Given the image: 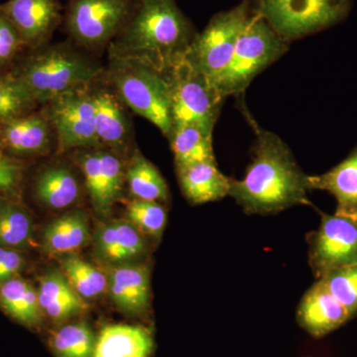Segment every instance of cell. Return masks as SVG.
I'll return each instance as SVG.
<instances>
[{
	"label": "cell",
	"mask_w": 357,
	"mask_h": 357,
	"mask_svg": "<svg viewBox=\"0 0 357 357\" xmlns=\"http://www.w3.org/2000/svg\"><path fill=\"white\" fill-rule=\"evenodd\" d=\"M255 129L252 160L243 180L230 178L229 196L248 215H277L296 206H312L307 176L288 145L271 131Z\"/></svg>",
	"instance_id": "cell-1"
},
{
	"label": "cell",
	"mask_w": 357,
	"mask_h": 357,
	"mask_svg": "<svg viewBox=\"0 0 357 357\" xmlns=\"http://www.w3.org/2000/svg\"><path fill=\"white\" fill-rule=\"evenodd\" d=\"M198 33L176 0H139L107 52L169 73L184 60Z\"/></svg>",
	"instance_id": "cell-2"
},
{
	"label": "cell",
	"mask_w": 357,
	"mask_h": 357,
	"mask_svg": "<svg viewBox=\"0 0 357 357\" xmlns=\"http://www.w3.org/2000/svg\"><path fill=\"white\" fill-rule=\"evenodd\" d=\"M100 59L70 40L26 49L10 72L39 107L61 93L84 88L102 76Z\"/></svg>",
	"instance_id": "cell-3"
},
{
	"label": "cell",
	"mask_w": 357,
	"mask_h": 357,
	"mask_svg": "<svg viewBox=\"0 0 357 357\" xmlns=\"http://www.w3.org/2000/svg\"><path fill=\"white\" fill-rule=\"evenodd\" d=\"M103 77L129 109L153 123L167 139L171 137L170 72L137 59L107 54Z\"/></svg>",
	"instance_id": "cell-4"
},
{
	"label": "cell",
	"mask_w": 357,
	"mask_h": 357,
	"mask_svg": "<svg viewBox=\"0 0 357 357\" xmlns=\"http://www.w3.org/2000/svg\"><path fill=\"white\" fill-rule=\"evenodd\" d=\"M139 0H68V40L100 58L130 20Z\"/></svg>",
	"instance_id": "cell-5"
},
{
	"label": "cell",
	"mask_w": 357,
	"mask_h": 357,
	"mask_svg": "<svg viewBox=\"0 0 357 357\" xmlns=\"http://www.w3.org/2000/svg\"><path fill=\"white\" fill-rule=\"evenodd\" d=\"M289 44L255 13L239 36L229 67L215 84L218 93L225 98L243 93L260 73L288 51Z\"/></svg>",
	"instance_id": "cell-6"
},
{
	"label": "cell",
	"mask_w": 357,
	"mask_h": 357,
	"mask_svg": "<svg viewBox=\"0 0 357 357\" xmlns=\"http://www.w3.org/2000/svg\"><path fill=\"white\" fill-rule=\"evenodd\" d=\"M255 10L282 39L295 41L342 22L352 0H253Z\"/></svg>",
	"instance_id": "cell-7"
},
{
	"label": "cell",
	"mask_w": 357,
	"mask_h": 357,
	"mask_svg": "<svg viewBox=\"0 0 357 357\" xmlns=\"http://www.w3.org/2000/svg\"><path fill=\"white\" fill-rule=\"evenodd\" d=\"M253 0L213 15L203 31L198 33L185 59L215 88L229 67L239 36L255 14ZM217 89V88H215Z\"/></svg>",
	"instance_id": "cell-8"
},
{
	"label": "cell",
	"mask_w": 357,
	"mask_h": 357,
	"mask_svg": "<svg viewBox=\"0 0 357 357\" xmlns=\"http://www.w3.org/2000/svg\"><path fill=\"white\" fill-rule=\"evenodd\" d=\"M170 79L173 126L190 124L213 135L225 98L185 58L170 70Z\"/></svg>",
	"instance_id": "cell-9"
},
{
	"label": "cell",
	"mask_w": 357,
	"mask_h": 357,
	"mask_svg": "<svg viewBox=\"0 0 357 357\" xmlns=\"http://www.w3.org/2000/svg\"><path fill=\"white\" fill-rule=\"evenodd\" d=\"M91 84L61 93L42 105L55 129L57 155L82 148L100 147Z\"/></svg>",
	"instance_id": "cell-10"
},
{
	"label": "cell",
	"mask_w": 357,
	"mask_h": 357,
	"mask_svg": "<svg viewBox=\"0 0 357 357\" xmlns=\"http://www.w3.org/2000/svg\"><path fill=\"white\" fill-rule=\"evenodd\" d=\"M72 152L93 210L100 217H107L123 194L126 182L123 157L102 147L82 148Z\"/></svg>",
	"instance_id": "cell-11"
},
{
	"label": "cell",
	"mask_w": 357,
	"mask_h": 357,
	"mask_svg": "<svg viewBox=\"0 0 357 357\" xmlns=\"http://www.w3.org/2000/svg\"><path fill=\"white\" fill-rule=\"evenodd\" d=\"M307 243L317 280L333 270L357 264V220L321 213L318 229L307 234Z\"/></svg>",
	"instance_id": "cell-12"
},
{
	"label": "cell",
	"mask_w": 357,
	"mask_h": 357,
	"mask_svg": "<svg viewBox=\"0 0 357 357\" xmlns=\"http://www.w3.org/2000/svg\"><path fill=\"white\" fill-rule=\"evenodd\" d=\"M96 107V131L98 146L121 157L132 152L134 128L128 107L102 76L91 84Z\"/></svg>",
	"instance_id": "cell-13"
},
{
	"label": "cell",
	"mask_w": 357,
	"mask_h": 357,
	"mask_svg": "<svg viewBox=\"0 0 357 357\" xmlns=\"http://www.w3.org/2000/svg\"><path fill=\"white\" fill-rule=\"evenodd\" d=\"M0 146L18 160L56 153L55 129L43 107L0 123Z\"/></svg>",
	"instance_id": "cell-14"
},
{
	"label": "cell",
	"mask_w": 357,
	"mask_h": 357,
	"mask_svg": "<svg viewBox=\"0 0 357 357\" xmlns=\"http://www.w3.org/2000/svg\"><path fill=\"white\" fill-rule=\"evenodd\" d=\"M60 0H8L0 11L13 23L26 49L50 43L56 30L63 24Z\"/></svg>",
	"instance_id": "cell-15"
},
{
	"label": "cell",
	"mask_w": 357,
	"mask_h": 357,
	"mask_svg": "<svg viewBox=\"0 0 357 357\" xmlns=\"http://www.w3.org/2000/svg\"><path fill=\"white\" fill-rule=\"evenodd\" d=\"M349 321V312L321 280L305 293L298 307V324L314 338L330 335Z\"/></svg>",
	"instance_id": "cell-16"
},
{
	"label": "cell",
	"mask_w": 357,
	"mask_h": 357,
	"mask_svg": "<svg viewBox=\"0 0 357 357\" xmlns=\"http://www.w3.org/2000/svg\"><path fill=\"white\" fill-rule=\"evenodd\" d=\"M110 297L121 311L143 314L150 306V271L146 265H116L107 278Z\"/></svg>",
	"instance_id": "cell-17"
},
{
	"label": "cell",
	"mask_w": 357,
	"mask_h": 357,
	"mask_svg": "<svg viewBox=\"0 0 357 357\" xmlns=\"http://www.w3.org/2000/svg\"><path fill=\"white\" fill-rule=\"evenodd\" d=\"M307 187L330 192L337 199L335 215L357 220V146L328 172L307 176Z\"/></svg>",
	"instance_id": "cell-18"
},
{
	"label": "cell",
	"mask_w": 357,
	"mask_h": 357,
	"mask_svg": "<svg viewBox=\"0 0 357 357\" xmlns=\"http://www.w3.org/2000/svg\"><path fill=\"white\" fill-rule=\"evenodd\" d=\"M95 243L96 255L114 265L126 264L147 251L140 230L126 220H114L102 225L96 231Z\"/></svg>",
	"instance_id": "cell-19"
},
{
	"label": "cell",
	"mask_w": 357,
	"mask_h": 357,
	"mask_svg": "<svg viewBox=\"0 0 357 357\" xmlns=\"http://www.w3.org/2000/svg\"><path fill=\"white\" fill-rule=\"evenodd\" d=\"M178 184L192 204L217 202L229 196L230 178L218 170L217 161L176 167Z\"/></svg>",
	"instance_id": "cell-20"
},
{
	"label": "cell",
	"mask_w": 357,
	"mask_h": 357,
	"mask_svg": "<svg viewBox=\"0 0 357 357\" xmlns=\"http://www.w3.org/2000/svg\"><path fill=\"white\" fill-rule=\"evenodd\" d=\"M153 349L154 338L149 328L116 324L102 328L93 357H150Z\"/></svg>",
	"instance_id": "cell-21"
},
{
	"label": "cell",
	"mask_w": 357,
	"mask_h": 357,
	"mask_svg": "<svg viewBox=\"0 0 357 357\" xmlns=\"http://www.w3.org/2000/svg\"><path fill=\"white\" fill-rule=\"evenodd\" d=\"M35 197L53 210H63L77 203L82 185L72 167L65 163L51 164L38 173L34 182Z\"/></svg>",
	"instance_id": "cell-22"
},
{
	"label": "cell",
	"mask_w": 357,
	"mask_h": 357,
	"mask_svg": "<svg viewBox=\"0 0 357 357\" xmlns=\"http://www.w3.org/2000/svg\"><path fill=\"white\" fill-rule=\"evenodd\" d=\"M38 292L42 312L56 321H64L81 314L86 303L62 272L50 271L41 277Z\"/></svg>",
	"instance_id": "cell-23"
},
{
	"label": "cell",
	"mask_w": 357,
	"mask_h": 357,
	"mask_svg": "<svg viewBox=\"0 0 357 357\" xmlns=\"http://www.w3.org/2000/svg\"><path fill=\"white\" fill-rule=\"evenodd\" d=\"M91 237L88 213L82 210L68 211L45 227L43 248L49 255H74Z\"/></svg>",
	"instance_id": "cell-24"
},
{
	"label": "cell",
	"mask_w": 357,
	"mask_h": 357,
	"mask_svg": "<svg viewBox=\"0 0 357 357\" xmlns=\"http://www.w3.org/2000/svg\"><path fill=\"white\" fill-rule=\"evenodd\" d=\"M126 178L134 199L162 203L170 198L165 178L138 148H134L129 155Z\"/></svg>",
	"instance_id": "cell-25"
},
{
	"label": "cell",
	"mask_w": 357,
	"mask_h": 357,
	"mask_svg": "<svg viewBox=\"0 0 357 357\" xmlns=\"http://www.w3.org/2000/svg\"><path fill=\"white\" fill-rule=\"evenodd\" d=\"M0 305L9 316L28 326L39 325L42 319L38 292L20 278L0 283Z\"/></svg>",
	"instance_id": "cell-26"
},
{
	"label": "cell",
	"mask_w": 357,
	"mask_h": 357,
	"mask_svg": "<svg viewBox=\"0 0 357 357\" xmlns=\"http://www.w3.org/2000/svg\"><path fill=\"white\" fill-rule=\"evenodd\" d=\"M175 159V166L181 167L198 162L215 161L213 135L190 124L174 126L169 138Z\"/></svg>",
	"instance_id": "cell-27"
},
{
	"label": "cell",
	"mask_w": 357,
	"mask_h": 357,
	"mask_svg": "<svg viewBox=\"0 0 357 357\" xmlns=\"http://www.w3.org/2000/svg\"><path fill=\"white\" fill-rule=\"evenodd\" d=\"M32 218L10 199H0V248L23 250L31 245Z\"/></svg>",
	"instance_id": "cell-28"
},
{
	"label": "cell",
	"mask_w": 357,
	"mask_h": 357,
	"mask_svg": "<svg viewBox=\"0 0 357 357\" xmlns=\"http://www.w3.org/2000/svg\"><path fill=\"white\" fill-rule=\"evenodd\" d=\"M63 273L83 299H95L107 288V277L79 256H61Z\"/></svg>",
	"instance_id": "cell-29"
},
{
	"label": "cell",
	"mask_w": 357,
	"mask_h": 357,
	"mask_svg": "<svg viewBox=\"0 0 357 357\" xmlns=\"http://www.w3.org/2000/svg\"><path fill=\"white\" fill-rule=\"evenodd\" d=\"M96 338L86 323L70 324L54 333L51 345L58 357H93Z\"/></svg>",
	"instance_id": "cell-30"
},
{
	"label": "cell",
	"mask_w": 357,
	"mask_h": 357,
	"mask_svg": "<svg viewBox=\"0 0 357 357\" xmlns=\"http://www.w3.org/2000/svg\"><path fill=\"white\" fill-rule=\"evenodd\" d=\"M39 107L10 70L0 73V123L29 114Z\"/></svg>",
	"instance_id": "cell-31"
},
{
	"label": "cell",
	"mask_w": 357,
	"mask_h": 357,
	"mask_svg": "<svg viewBox=\"0 0 357 357\" xmlns=\"http://www.w3.org/2000/svg\"><path fill=\"white\" fill-rule=\"evenodd\" d=\"M126 215L140 231L154 238H160L165 229L167 211L159 202L134 199L128 204Z\"/></svg>",
	"instance_id": "cell-32"
},
{
	"label": "cell",
	"mask_w": 357,
	"mask_h": 357,
	"mask_svg": "<svg viewBox=\"0 0 357 357\" xmlns=\"http://www.w3.org/2000/svg\"><path fill=\"white\" fill-rule=\"evenodd\" d=\"M344 307L351 319L357 316V264L333 270L319 279Z\"/></svg>",
	"instance_id": "cell-33"
},
{
	"label": "cell",
	"mask_w": 357,
	"mask_h": 357,
	"mask_svg": "<svg viewBox=\"0 0 357 357\" xmlns=\"http://www.w3.org/2000/svg\"><path fill=\"white\" fill-rule=\"evenodd\" d=\"M25 50L20 33L0 11V73L10 70Z\"/></svg>",
	"instance_id": "cell-34"
},
{
	"label": "cell",
	"mask_w": 357,
	"mask_h": 357,
	"mask_svg": "<svg viewBox=\"0 0 357 357\" xmlns=\"http://www.w3.org/2000/svg\"><path fill=\"white\" fill-rule=\"evenodd\" d=\"M23 178V163L0 146V194L14 196L20 191Z\"/></svg>",
	"instance_id": "cell-35"
},
{
	"label": "cell",
	"mask_w": 357,
	"mask_h": 357,
	"mask_svg": "<svg viewBox=\"0 0 357 357\" xmlns=\"http://www.w3.org/2000/svg\"><path fill=\"white\" fill-rule=\"evenodd\" d=\"M24 264V258L20 251L0 248V283L15 278Z\"/></svg>",
	"instance_id": "cell-36"
}]
</instances>
